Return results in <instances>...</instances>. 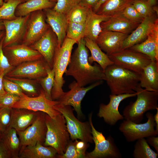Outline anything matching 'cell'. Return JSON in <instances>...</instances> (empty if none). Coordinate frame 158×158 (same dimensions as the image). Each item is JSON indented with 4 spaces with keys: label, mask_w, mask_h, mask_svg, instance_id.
Returning <instances> with one entry per match:
<instances>
[{
    "label": "cell",
    "mask_w": 158,
    "mask_h": 158,
    "mask_svg": "<svg viewBox=\"0 0 158 158\" xmlns=\"http://www.w3.org/2000/svg\"><path fill=\"white\" fill-rule=\"evenodd\" d=\"M157 16H158L155 13L145 18L125 39L122 50L129 48L145 40L156 25L158 23Z\"/></svg>",
    "instance_id": "cell-20"
},
{
    "label": "cell",
    "mask_w": 158,
    "mask_h": 158,
    "mask_svg": "<svg viewBox=\"0 0 158 158\" xmlns=\"http://www.w3.org/2000/svg\"><path fill=\"white\" fill-rule=\"evenodd\" d=\"M84 38L85 46L91 54V56H89L88 58V61L90 64L95 62L97 63L104 71L108 66L114 64L95 41L87 38Z\"/></svg>",
    "instance_id": "cell-29"
},
{
    "label": "cell",
    "mask_w": 158,
    "mask_h": 158,
    "mask_svg": "<svg viewBox=\"0 0 158 158\" xmlns=\"http://www.w3.org/2000/svg\"><path fill=\"white\" fill-rule=\"evenodd\" d=\"M58 155L53 147L37 142L34 145L26 147L20 154L19 158H54Z\"/></svg>",
    "instance_id": "cell-27"
},
{
    "label": "cell",
    "mask_w": 158,
    "mask_h": 158,
    "mask_svg": "<svg viewBox=\"0 0 158 158\" xmlns=\"http://www.w3.org/2000/svg\"><path fill=\"white\" fill-rule=\"evenodd\" d=\"M3 50L10 64L14 67L24 62L43 58L37 51L21 43L6 47Z\"/></svg>",
    "instance_id": "cell-15"
},
{
    "label": "cell",
    "mask_w": 158,
    "mask_h": 158,
    "mask_svg": "<svg viewBox=\"0 0 158 158\" xmlns=\"http://www.w3.org/2000/svg\"><path fill=\"white\" fill-rule=\"evenodd\" d=\"M139 85L150 91L158 92V61H152L140 74Z\"/></svg>",
    "instance_id": "cell-24"
},
{
    "label": "cell",
    "mask_w": 158,
    "mask_h": 158,
    "mask_svg": "<svg viewBox=\"0 0 158 158\" xmlns=\"http://www.w3.org/2000/svg\"><path fill=\"white\" fill-rule=\"evenodd\" d=\"M40 82L47 98L52 100L51 92L54 83V72L53 69H48L47 76L40 78Z\"/></svg>",
    "instance_id": "cell-36"
},
{
    "label": "cell",
    "mask_w": 158,
    "mask_h": 158,
    "mask_svg": "<svg viewBox=\"0 0 158 158\" xmlns=\"http://www.w3.org/2000/svg\"><path fill=\"white\" fill-rule=\"evenodd\" d=\"M156 110L157 112L154 115V118L155 123V129L158 131V108Z\"/></svg>",
    "instance_id": "cell-51"
},
{
    "label": "cell",
    "mask_w": 158,
    "mask_h": 158,
    "mask_svg": "<svg viewBox=\"0 0 158 158\" xmlns=\"http://www.w3.org/2000/svg\"><path fill=\"white\" fill-rule=\"evenodd\" d=\"M45 122L47 130L43 145L53 147L58 155H63L70 138L64 117L61 113L55 118H52L46 114Z\"/></svg>",
    "instance_id": "cell-5"
},
{
    "label": "cell",
    "mask_w": 158,
    "mask_h": 158,
    "mask_svg": "<svg viewBox=\"0 0 158 158\" xmlns=\"http://www.w3.org/2000/svg\"><path fill=\"white\" fill-rule=\"evenodd\" d=\"M103 81L95 82L86 87H80L75 81H73L69 85L70 90L64 92L59 99V104L62 106H72L78 117H81L83 113L81 109V102L83 99L88 91L102 84Z\"/></svg>",
    "instance_id": "cell-13"
},
{
    "label": "cell",
    "mask_w": 158,
    "mask_h": 158,
    "mask_svg": "<svg viewBox=\"0 0 158 158\" xmlns=\"http://www.w3.org/2000/svg\"><path fill=\"white\" fill-rule=\"evenodd\" d=\"M111 16L98 14L93 11L92 8H90L85 23L84 38H87L95 42L102 30L101 23L108 20Z\"/></svg>",
    "instance_id": "cell-26"
},
{
    "label": "cell",
    "mask_w": 158,
    "mask_h": 158,
    "mask_svg": "<svg viewBox=\"0 0 158 158\" xmlns=\"http://www.w3.org/2000/svg\"><path fill=\"white\" fill-rule=\"evenodd\" d=\"M128 35L113 31L102 30L95 42L109 56L122 50L124 41Z\"/></svg>",
    "instance_id": "cell-18"
},
{
    "label": "cell",
    "mask_w": 158,
    "mask_h": 158,
    "mask_svg": "<svg viewBox=\"0 0 158 158\" xmlns=\"http://www.w3.org/2000/svg\"><path fill=\"white\" fill-rule=\"evenodd\" d=\"M129 48L147 56L152 61H158V23L156 25L145 40Z\"/></svg>",
    "instance_id": "cell-23"
},
{
    "label": "cell",
    "mask_w": 158,
    "mask_h": 158,
    "mask_svg": "<svg viewBox=\"0 0 158 158\" xmlns=\"http://www.w3.org/2000/svg\"><path fill=\"white\" fill-rule=\"evenodd\" d=\"M44 112L39 111L34 122L23 131H17L20 143V154L26 146H33L37 142L43 145L47 128Z\"/></svg>",
    "instance_id": "cell-11"
},
{
    "label": "cell",
    "mask_w": 158,
    "mask_h": 158,
    "mask_svg": "<svg viewBox=\"0 0 158 158\" xmlns=\"http://www.w3.org/2000/svg\"><path fill=\"white\" fill-rule=\"evenodd\" d=\"M2 133L0 131V140L2 139Z\"/></svg>",
    "instance_id": "cell-56"
},
{
    "label": "cell",
    "mask_w": 158,
    "mask_h": 158,
    "mask_svg": "<svg viewBox=\"0 0 158 158\" xmlns=\"http://www.w3.org/2000/svg\"><path fill=\"white\" fill-rule=\"evenodd\" d=\"M146 116L147 120L144 123H137L124 119L121 123L119 130L127 141L133 142L142 138L158 135V131L155 129V123L153 114L147 112Z\"/></svg>",
    "instance_id": "cell-8"
},
{
    "label": "cell",
    "mask_w": 158,
    "mask_h": 158,
    "mask_svg": "<svg viewBox=\"0 0 158 158\" xmlns=\"http://www.w3.org/2000/svg\"><path fill=\"white\" fill-rule=\"evenodd\" d=\"M8 0H4V2H7Z\"/></svg>",
    "instance_id": "cell-59"
},
{
    "label": "cell",
    "mask_w": 158,
    "mask_h": 158,
    "mask_svg": "<svg viewBox=\"0 0 158 158\" xmlns=\"http://www.w3.org/2000/svg\"><path fill=\"white\" fill-rule=\"evenodd\" d=\"M80 3V0H57L53 8L66 16L71 10Z\"/></svg>",
    "instance_id": "cell-41"
},
{
    "label": "cell",
    "mask_w": 158,
    "mask_h": 158,
    "mask_svg": "<svg viewBox=\"0 0 158 158\" xmlns=\"http://www.w3.org/2000/svg\"><path fill=\"white\" fill-rule=\"evenodd\" d=\"M43 58L22 63L14 68L5 76L30 79L45 77L47 75L48 69L50 67Z\"/></svg>",
    "instance_id": "cell-14"
},
{
    "label": "cell",
    "mask_w": 158,
    "mask_h": 158,
    "mask_svg": "<svg viewBox=\"0 0 158 158\" xmlns=\"http://www.w3.org/2000/svg\"><path fill=\"white\" fill-rule=\"evenodd\" d=\"M114 64L140 74L152 61L147 56L127 48L108 56Z\"/></svg>",
    "instance_id": "cell-10"
},
{
    "label": "cell",
    "mask_w": 158,
    "mask_h": 158,
    "mask_svg": "<svg viewBox=\"0 0 158 158\" xmlns=\"http://www.w3.org/2000/svg\"><path fill=\"white\" fill-rule=\"evenodd\" d=\"M146 0V1H147V0Z\"/></svg>",
    "instance_id": "cell-61"
},
{
    "label": "cell",
    "mask_w": 158,
    "mask_h": 158,
    "mask_svg": "<svg viewBox=\"0 0 158 158\" xmlns=\"http://www.w3.org/2000/svg\"><path fill=\"white\" fill-rule=\"evenodd\" d=\"M132 4L144 18L151 16L156 13L153 7L146 0H134Z\"/></svg>",
    "instance_id": "cell-40"
},
{
    "label": "cell",
    "mask_w": 158,
    "mask_h": 158,
    "mask_svg": "<svg viewBox=\"0 0 158 158\" xmlns=\"http://www.w3.org/2000/svg\"><path fill=\"white\" fill-rule=\"evenodd\" d=\"M56 3L48 0H28L17 6L15 15L16 17L25 16L35 11L53 8Z\"/></svg>",
    "instance_id": "cell-28"
},
{
    "label": "cell",
    "mask_w": 158,
    "mask_h": 158,
    "mask_svg": "<svg viewBox=\"0 0 158 158\" xmlns=\"http://www.w3.org/2000/svg\"><path fill=\"white\" fill-rule=\"evenodd\" d=\"M5 30L3 20H0V31Z\"/></svg>",
    "instance_id": "cell-53"
},
{
    "label": "cell",
    "mask_w": 158,
    "mask_h": 158,
    "mask_svg": "<svg viewBox=\"0 0 158 158\" xmlns=\"http://www.w3.org/2000/svg\"><path fill=\"white\" fill-rule=\"evenodd\" d=\"M48 0L54 2L55 3H56L57 1V0Z\"/></svg>",
    "instance_id": "cell-57"
},
{
    "label": "cell",
    "mask_w": 158,
    "mask_h": 158,
    "mask_svg": "<svg viewBox=\"0 0 158 158\" xmlns=\"http://www.w3.org/2000/svg\"><path fill=\"white\" fill-rule=\"evenodd\" d=\"M158 153L150 147L145 138L139 139L134 145L133 156L134 158H157Z\"/></svg>",
    "instance_id": "cell-32"
},
{
    "label": "cell",
    "mask_w": 158,
    "mask_h": 158,
    "mask_svg": "<svg viewBox=\"0 0 158 158\" xmlns=\"http://www.w3.org/2000/svg\"><path fill=\"white\" fill-rule=\"evenodd\" d=\"M77 44V47L71 55L66 75L73 77L80 87L105 80L104 71L100 65L95 62L92 65L89 63V54L84 38L80 40Z\"/></svg>",
    "instance_id": "cell-1"
},
{
    "label": "cell",
    "mask_w": 158,
    "mask_h": 158,
    "mask_svg": "<svg viewBox=\"0 0 158 158\" xmlns=\"http://www.w3.org/2000/svg\"><path fill=\"white\" fill-rule=\"evenodd\" d=\"M50 27L43 10L30 14L21 43L30 46L40 39Z\"/></svg>",
    "instance_id": "cell-12"
},
{
    "label": "cell",
    "mask_w": 158,
    "mask_h": 158,
    "mask_svg": "<svg viewBox=\"0 0 158 158\" xmlns=\"http://www.w3.org/2000/svg\"><path fill=\"white\" fill-rule=\"evenodd\" d=\"M92 113L89 116V122L91 128V133L95 144L94 150L86 154L88 158H121V154L111 136L106 139L102 133L97 130L92 121Z\"/></svg>",
    "instance_id": "cell-7"
},
{
    "label": "cell",
    "mask_w": 158,
    "mask_h": 158,
    "mask_svg": "<svg viewBox=\"0 0 158 158\" xmlns=\"http://www.w3.org/2000/svg\"><path fill=\"white\" fill-rule=\"evenodd\" d=\"M4 77L18 85L23 91L33 96H38V94L36 87L32 81L20 78L10 77L4 76Z\"/></svg>",
    "instance_id": "cell-38"
},
{
    "label": "cell",
    "mask_w": 158,
    "mask_h": 158,
    "mask_svg": "<svg viewBox=\"0 0 158 158\" xmlns=\"http://www.w3.org/2000/svg\"><path fill=\"white\" fill-rule=\"evenodd\" d=\"M77 42L66 36L61 46L58 44L54 56L52 68L54 83L51 92L52 100L59 99L64 93L62 87L65 83L63 78L71 61L73 45Z\"/></svg>",
    "instance_id": "cell-3"
},
{
    "label": "cell",
    "mask_w": 158,
    "mask_h": 158,
    "mask_svg": "<svg viewBox=\"0 0 158 158\" xmlns=\"http://www.w3.org/2000/svg\"><path fill=\"white\" fill-rule=\"evenodd\" d=\"M22 2V3H23V2H25L28 0H21Z\"/></svg>",
    "instance_id": "cell-58"
},
{
    "label": "cell",
    "mask_w": 158,
    "mask_h": 158,
    "mask_svg": "<svg viewBox=\"0 0 158 158\" xmlns=\"http://www.w3.org/2000/svg\"><path fill=\"white\" fill-rule=\"evenodd\" d=\"M134 0H107L101 6L96 13L98 14L111 16L122 12Z\"/></svg>",
    "instance_id": "cell-30"
},
{
    "label": "cell",
    "mask_w": 158,
    "mask_h": 158,
    "mask_svg": "<svg viewBox=\"0 0 158 158\" xmlns=\"http://www.w3.org/2000/svg\"><path fill=\"white\" fill-rule=\"evenodd\" d=\"M4 2V0H0V5L2 6Z\"/></svg>",
    "instance_id": "cell-55"
},
{
    "label": "cell",
    "mask_w": 158,
    "mask_h": 158,
    "mask_svg": "<svg viewBox=\"0 0 158 158\" xmlns=\"http://www.w3.org/2000/svg\"><path fill=\"white\" fill-rule=\"evenodd\" d=\"M4 75V73L0 72V96L6 92L4 89L3 84V79Z\"/></svg>",
    "instance_id": "cell-49"
},
{
    "label": "cell",
    "mask_w": 158,
    "mask_h": 158,
    "mask_svg": "<svg viewBox=\"0 0 158 158\" xmlns=\"http://www.w3.org/2000/svg\"><path fill=\"white\" fill-rule=\"evenodd\" d=\"M136 95V92L131 94L110 95L109 102L107 104L101 103L100 104L97 116L103 118L107 124L111 126L114 125L118 121L124 119L118 110L121 102L126 99Z\"/></svg>",
    "instance_id": "cell-16"
},
{
    "label": "cell",
    "mask_w": 158,
    "mask_h": 158,
    "mask_svg": "<svg viewBox=\"0 0 158 158\" xmlns=\"http://www.w3.org/2000/svg\"><path fill=\"white\" fill-rule=\"evenodd\" d=\"M122 13L129 20L138 23H141L145 18L138 12L132 4L127 6Z\"/></svg>",
    "instance_id": "cell-42"
},
{
    "label": "cell",
    "mask_w": 158,
    "mask_h": 158,
    "mask_svg": "<svg viewBox=\"0 0 158 158\" xmlns=\"http://www.w3.org/2000/svg\"><path fill=\"white\" fill-rule=\"evenodd\" d=\"M13 108L12 121L10 127L17 131H23L35 121L39 111L25 109Z\"/></svg>",
    "instance_id": "cell-25"
},
{
    "label": "cell",
    "mask_w": 158,
    "mask_h": 158,
    "mask_svg": "<svg viewBox=\"0 0 158 158\" xmlns=\"http://www.w3.org/2000/svg\"><path fill=\"white\" fill-rule=\"evenodd\" d=\"M147 1L152 7L157 5V0H147Z\"/></svg>",
    "instance_id": "cell-52"
},
{
    "label": "cell",
    "mask_w": 158,
    "mask_h": 158,
    "mask_svg": "<svg viewBox=\"0 0 158 158\" xmlns=\"http://www.w3.org/2000/svg\"><path fill=\"white\" fill-rule=\"evenodd\" d=\"M105 80L111 90V94H131L139 85L140 75L114 64L104 71Z\"/></svg>",
    "instance_id": "cell-2"
},
{
    "label": "cell",
    "mask_w": 158,
    "mask_h": 158,
    "mask_svg": "<svg viewBox=\"0 0 158 158\" xmlns=\"http://www.w3.org/2000/svg\"><path fill=\"white\" fill-rule=\"evenodd\" d=\"M146 140L149 145L152 146L158 153V137L151 136L147 138Z\"/></svg>",
    "instance_id": "cell-47"
},
{
    "label": "cell",
    "mask_w": 158,
    "mask_h": 158,
    "mask_svg": "<svg viewBox=\"0 0 158 158\" xmlns=\"http://www.w3.org/2000/svg\"><path fill=\"white\" fill-rule=\"evenodd\" d=\"M135 92L136 100L131 102L125 108L123 116L124 119L139 123L143 120L145 113L158 108V92L147 91L139 85Z\"/></svg>",
    "instance_id": "cell-4"
},
{
    "label": "cell",
    "mask_w": 158,
    "mask_h": 158,
    "mask_svg": "<svg viewBox=\"0 0 158 158\" xmlns=\"http://www.w3.org/2000/svg\"><path fill=\"white\" fill-rule=\"evenodd\" d=\"M20 98L17 95L6 92L0 96V107L12 108Z\"/></svg>",
    "instance_id": "cell-45"
},
{
    "label": "cell",
    "mask_w": 158,
    "mask_h": 158,
    "mask_svg": "<svg viewBox=\"0 0 158 158\" xmlns=\"http://www.w3.org/2000/svg\"><path fill=\"white\" fill-rule=\"evenodd\" d=\"M58 44L56 36L50 27L40 39L29 46L39 52L52 69L54 56Z\"/></svg>",
    "instance_id": "cell-19"
},
{
    "label": "cell",
    "mask_w": 158,
    "mask_h": 158,
    "mask_svg": "<svg viewBox=\"0 0 158 158\" xmlns=\"http://www.w3.org/2000/svg\"><path fill=\"white\" fill-rule=\"evenodd\" d=\"M2 139L10 151L12 158H19L20 143L16 130L10 127L2 133Z\"/></svg>",
    "instance_id": "cell-31"
},
{
    "label": "cell",
    "mask_w": 158,
    "mask_h": 158,
    "mask_svg": "<svg viewBox=\"0 0 158 158\" xmlns=\"http://www.w3.org/2000/svg\"><path fill=\"white\" fill-rule=\"evenodd\" d=\"M4 37L0 41V72H3L5 75L14 67L10 64L3 51V44Z\"/></svg>",
    "instance_id": "cell-43"
},
{
    "label": "cell",
    "mask_w": 158,
    "mask_h": 158,
    "mask_svg": "<svg viewBox=\"0 0 158 158\" xmlns=\"http://www.w3.org/2000/svg\"><path fill=\"white\" fill-rule=\"evenodd\" d=\"M22 3L21 0H9L0 7V20H11L17 17L15 15L17 6Z\"/></svg>",
    "instance_id": "cell-34"
},
{
    "label": "cell",
    "mask_w": 158,
    "mask_h": 158,
    "mask_svg": "<svg viewBox=\"0 0 158 158\" xmlns=\"http://www.w3.org/2000/svg\"><path fill=\"white\" fill-rule=\"evenodd\" d=\"M46 20L57 37L58 44L61 46L66 36L68 22L66 16L53 8L43 10Z\"/></svg>",
    "instance_id": "cell-21"
},
{
    "label": "cell",
    "mask_w": 158,
    "mask_h": 158,
    "mask_svg": "<svg viewBox=\"0 0 158 158\" xmlns=\"http://www.w3.org/2000/svg\"><path fill=\"white\" fill-rule=\"evenodd\" d=\"M107 0H99V1L92 8L93 11L96 13L101 6L102 4Z\"/></svg>",
    "instance_id": "cell-50"
},
{
    "label": "cell",
    "mask_w": 158,
    "mask_h": 158,
    "mask_svg": "<svg viewBox=\"0 0 158 158\" xmlns=\"http://www.w3.org/2000/svg\"><path fill=\"white\" fill-rule=\"evenodd\" d=\"M58 101L50 100L47 98L43 89L41 90L38 95L30 97L24 93L20 99L12 108L25 109L36 111H41L55 118L61 114L55 109Z\"/></svg>",
    "instance_id": "cell-9"
},
{
    "label": "cell",
    "mask_w": 158,
    "mask_h": 158,
    "mask_svg": "<svg viewBox=\"0 0 158 158\" xmlns=\"http://www.w3.org/2000/svg\"><path fill=\"white\" fill-rule=\"evenodd\" d=\"M30 14L12 20H3L5 33L3 48L21 42Z\"/></svg>",
    "instance_id": "cell-17"
},
{
    "label": "cell",
    "mask_w": 158,
    "mask_h": 158,
    "mask_svg": "<svg viewBox=\"0 0 158 158\" xmlns=\"http://www.w3.org/2000/svg\"><path fill=\"white\" fill-rule=\"evenodd\" d=\"M3 84L4 89L6 92L17 95L20 97L24 93L18 85L4 77L3 79Z\"/></svg>",
    "instance_id": "cell-44"
},
{
    "label": "cell",
    "mask_w": 158,
    "mask_h": 158,
    "mask_svg": "<svg viewBox=\"0 0 158 158\" xmlns=\"http://www.w3.org/2000/svg\"><path fill=\"white\" fill-rule=\"evenodd\" d=\"M55 109L64 117L67 130L72 140L79 139L86 143L93 142L89 122H82L74 115L70 106H62L59 103Z\"/></svg>",
    "instance_id": "cell-6"
},
{
    "label": "cell",
    "mask_w": 158,
    "mask_h": 158,
    "mask_svg": "<svg viewBox=\"0 0 158 158\" xmlns=\"http://www.w3.org/2000/svg\"><path fill=\"white\" fill-rule=\"evenodd\" d=\"M80 4L82 5L92 8L97 4L99 0H80Z\"/></svg>",
    "instance_id": "cell-48"
},
{
    "label": "cell",
    "mask_w": 158,
    "mask_h": 158,
    "mask_svg": "<svg viewBox=\"0 0 158 158\" xmlns=\"http://www.w3.org/2000/svg\"><path fill=\"white\" fill-rule=\"evenodd\" d=\"M85 33V23L68 22L66 37L75 40L78 43L80 40L84 37Z\"/></svg>",
    "instance_id": "cell-35"
},
{
    "label": "cell",
    "mask_w": 158,
    "mask_h": 158,
    "mask_svg": "<svg viewBox=\"0 0 158 158\" xmlns=\"http://www.w3.org/2000/svg\"><path fill=\"white\" fill-rule=\"evenodd\" d=\"M74 142L70 141L63 155H58L59 158H86V150L78 147L76 144L75 140Z\"/></svg>",
    "instance_id": "cell-37"
},
{
    "label": "cell",
    "mask_w": 158,
    "mask_h": 158,
    "mask_svg": "<svg viewBox=\"0 0 158 158\" xmlns=\"http://www.w3.org/2000/svg\"><path fill=\"white\" fill-rule=\"evenodd\" d=\"M13 113L12 108L0 107V131L2 133L10 127Z\"/></svg>",
    "instance_id": "cell-39"
},
{
    "label": "cell",
    "mask_w": 158,
    "mask_h": 158,
    "mask_svg": "<svg viewBox=\"0 0 158 158\" xmlns=\"http://www.w3.org/2000/svg\"><path fill=\"white\" fill-rule=\"evenodd\" d=\"M90 8L80 4L75 6L66 16L68 22L85 23Z\"/></svg>",
    "instance_id": "cell-33"
},
{
    "label": "cell",
    "mask_w": 158,
    "mask_h": 158,
    "mask_svg": "<svg viewBox=\"0 0 158 158\" xmlns=\"http://www.w3.org/2000/svg\"><path fill=\"white\" fill-rule=\"evenodd\" d=\"M1 6L0 5V7H1Z\"/></svg>",
    "instance_id": "cell-60"
},
{
    "label": "cell",
    "mask_w": 158,
    "mask_h": 158,
    "mask_svg": "<svg viewBox=\"0 0 158 158\" xmlns=\"http://www.w3.org/2000/svg\"><path fill=\"white\" fill-rule=\"evenodd\" d=\"M5 30L0 31V41L5 35Z\"/></svg>",
    "instance_id": "cell-54"
},
{
    "label": "cell",
    "mask_w": 158,
    "mask_h": 158,
    "mask_svg": "<svg viewBox=\"0 0 158 158\" xmlns=\"http://www.w3.org/2000/svg\"><path fill=\"white\" fill-rule=\"evenodd\" d=\"M0 158H12L10 151L2 139L0 140Z\"/></svg>",
    "instance_id": "cell-46"
},
{
    "label": "cell",
    "mask_w": 158,
    "mask_h": 158,
    "mask_svg": "<svg viewBox=\"0 0 158 158\" xmlns=\"http://www.w3.org/2000/svg\"><path fill=\"white\" fill-rule=\"evenodd\" d=\"M140 23L133 22L126 17L122 12L111 16L107 20L102 22V30L111 31L129 35Z\"/></svg>",
    "instance_id": "cell-22"
}]
</instances>
